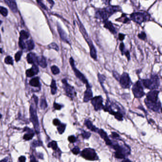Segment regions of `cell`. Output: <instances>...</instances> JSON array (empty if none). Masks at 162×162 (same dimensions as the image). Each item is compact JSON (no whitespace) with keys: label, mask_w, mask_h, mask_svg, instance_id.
I'll return each instance as SVG.
<instances>
[{"label":"cell","mask_w":162,"mask_h":162,"mask_svg":"<svg viewBox=\"0 0 162 162\" xmlns=\"http://www.w3.org/2000/svg\"><path fill=\"white\" fill-rule=\"evenodd\" d=\"M159 91L152 90L147 94L144 103L149 109L154 112H158L161 107V103L158 98Z\"/></svg>","instance_id":"cell-1"},{"label":"cell","mask_w":162,"mask_h":162,"mask_svg":"<svg viewBox=\"0 0 162 162\" xmlns=\"http://www.w3.org/2000/svg\"><path fill=\"white\" fill-rule=\"evenodd\" d=\"M112 147L116 151L115 157L118 159H126V157L130 153V147L126 144L120 145L118 144H116L113 145Z\"/></svg>","instance_id":"cell-2"},{"label":"cell","mask_w":162,"mask_h":162,"mask_svg":"<svg viewBox=\"0 0 162 162\" xmlns=\"http://www.w3.org/2000/svg\"><path fill=\"white\" fill-rule=\"evenodd\" d=\"M142 81L144 87L150 90H156L160 85L159 78L156 75H152L150 78L142 80Z\"/></svg>","instance_id":"cell-3"},{"label":"cell","mask_w":162,"mask_h":162,"mask_svg":"<svg viewBox=\"0 0 162 162\" xmlns=\"http://www.w3.org/2000/svg\"><path fill=\"white\" fill-rule=\"evenodd\" d=\"M130 17L135 22L141 24L149 21L150 19V15L146 12H137L132 13Z\"/></svg>","instance_id":"cell-4"},{"label":"cell","mask_w":162,"mask_h":162,"mask_svg":"<svg viewBox=\"0 0 162 162\" xmlns=\"http://www.w3.org/2000/svg\"><path fill=\"white\" fill-rule=\"evenodd\" d=\"M30 120L32 123L33 126L37 134H38L40 131L39 126L38 123V118L37 114V109L33 105H31L30 106Z\"/></svg>","instance_id":"cell-5"},{"label":"cell","mask_w":162,"mask_h":162,"mask_svg":"<svg viewBox=\"0 0 162 162\" xmlns=\"http://www.w3.org/2000/svg\"><path fill=\"white\" fill-rule=\"evenodd\" d=\"M69 62H70V65H71V67H72V68L73 70L74 71V73L75 74V76L78 79H79L81 81H82V82L86 84L87 88H91V87L90 86V85L89 84L88 80L86 79L85 76L78 69H77L76 67H75V64H74V59H73L72 57L70 58V59H69Z\"/></svg>","instance_id":"cell-6"},{"label":"cell","mask_w":162,"mask_h":162,"mask_svg":"<svg viewBox=\"0 0 162 162\" xmlns=\"http://www.w3.org/2000/svg\"><path fill=\"white\" fill-rule=\"evenodd\" d=\"M81 156L84 159L90 161L97 160L99 159L97 153L94 149L90 148H86L81 152Z\"/></svg>","instance_id":"cell-7"},{"label":"cell","mask_w":162,"mask_h":162,"mask_svg":"<svg viewBox=\"0 0 162 162\" xmlns=\"http://www.w3.org/2000/svg\"><path fill=\"white\" fill-rule=\"evenodd\" d=\"M132 90L134 97L136 98H141L145 95L142 82L140 80H138L134 84Z\"/></svg>","instance_id":"cell-8"},{"label":"cell","mask_w":162,"mask_h":162,"mask_svg":"<svg viewBox=\"0 0 162 162\" xmlns=\"http://www.w3.org/2000/svg\"><path fill=\"white\" fill-rule=\"evenodd\" d=\"M62 82L63 88L66 95L68 97H70L72 99L74 98L76 95V92H75L74 87L68 84L66 79H63L62 80Z\"/></svg>","instance_id":"cell-9"},{"label":"cell","mask_w":162,"mask_h":162,"mask_svg":"<svg viewBox=\"0 0 162 162\" xmlns=\"http://www.w3.org/2000/svg\"><path fill=\"white\" fill-rule=\"evenodd\" d=\"M119 80L121 87L125 89L130 88L132 85V81L129 75L126 72L121 75Z\"/></svg>","instance_id":"cell-10"},{"label":"cell","mask_w":162,"mask_h":162,"mask_svg":"<svg viewBox=\"0 0 162 162\" xmlns=\"http://www.w3.org/2000/svg\"><path fill=\"white\" fill-rule=\"evenodd\" d=\"M91 104L94 107L95 111L100 110L103 109V98L101 96H97L91 99Z\"/></svg>","instance_id":"cell-11"},{"label":"cell","mask_w":162,"mask_h":162,"mask_svg":"<svg viewBox=\"0 0 162 162\" xmlns=\"http://www.w3.org/2000/svg\"><path fill=\"white\" fill-rule=\"evenodd\" d=\"M39 69L37 64H33L32 68L27 70L26 71V75L27 77L30 78L38 73Z\"/></svg>","instance_id":"cell-12"},{"label":"cell","mask_w":162,"mask_h":162,"mask_svg":"<svg viewBox=\"0 0 162 162\" xmlns=\"http://www.w3.org/2000/svg\"><path fill=\"white\" fill-rule=\"evenodd\" d=\"M95 17L97 19L103 20V21L108 20V19L109 17L104 9L100 10L96 12L95 14Z\"/></svg>","instance_id":"cell-13"},{"label":"cell","mask_w":162,"mask_h":162,"mask_svg":"<svg viewBox=\"0 0 162 162\" xmlns=\"http://www.w3.org/2000/svg\"><path fill=\"white\" fill-rule=\"evenodd\" d=\"M97 132L100 135L101 138H102L105 141L107 145H112V142L110 140L109 138L106 133L103 130L101 129H98Z\"/></svg>","instance_id":"cell-14"},{"label":"cell","mask_w":162,"mask_h":162,"mask_svg":"<svg viewBox=\"0 0 162 162\" xmlns=\"http://www.w3.org/2000/svg\"><path fill=\"white\" fill-rule=\"evenodd\" d=\"M57 30H58V32L59 33V35L61 38L64 41H65V42L70 44L69 43V40L68 38V36L67 35L66 33H65L64 30L62 29L61 28V27L59 26V25L57 24Z\"/></svg>","instance_id":"cell-15"},{"label":"cell","mask_w":162,"mask_h":162,"mask_svg":"<svg viewBox=\"0 0 162 162\" xmlns=\"http://www.w3.org/2000/svg\"><path fill=\"white\" fill-rule=\"evenodd\" d=\"M5 3L9 6V8L13 12L16 13L18 12V8L15 0H4Z\"/></svg>","instance_id":"cell-16"},{"label":"cell","mask_w":162,"mask_h":162,"mask_svg":"<svg viewBox=\"0 0 162 162\" xmlns=\"http://www.w3.org/2000/svg\"><path fill=\"white\" fill-rule=\"evenodd\" d=\"M104 9L109 17L112 16V14L115 13V12L120 11V7L116 6H108V7H107L106 8Z\"/></svg>","instance_id":"cell-17"},{"label":"cell","mask_w":162,"mask_h":162,"mask_svg":"<svg viewBox=\"0 0 162 162\" xmlns=\"http://www.w3.org/2000/svg\"><path fill=\"white\" fill-rule=\"evenodd\" d=\"M24 131H26L28 133L25 134L23 136V139H24L25 141H29L30 140L32 139L33 137L34 136V133L33 132V131L31 129H30L29 127H25L24 128Z\"/></svg>","instance_id":"cell-18"},{"label":"cell","mask_w":162,"mask_h":162,"mask_svg":"<svg viewBox=\"0 0 162 162\" xmlns=\"http://www.w3.org/2000/svg\"><path fill=\"white\" fill-rule=\"evenodd\" d=\"M37 58H38V57L36 56L35 54L33 53H29L27 56V61L29 64H38Z\"/></svg>","instance_id":"cell-19"},{"label":"cell","mask_w":162,"mask_h":162,"mask_svg":"<svg viewBox=\"0 0 162 162\" xmlns=\"http://www.w3.org/2000/svg\"><path fill=\"white\" fill-rule=\"evenodd\" d=\"M93 97L92 92L91 90V88H87L86 91L84 92V97H83V101L84 102H87L91 100Z\"/></svg>","instance_id":"cell-20"},{"label":"cell","mask_w":162,"mask_h":162,"mask_svg":"<svg viewBox=\"0 0 162 162\" xmlns=\"http://www.w3.org/2000/svg\"><path fill=\"white\" fill-rule=\"evenodd\" d=\"M103 22L104 24V26L105 28H106V29H109V31L113 34L116 33L117 32L116 30V29L111 22H110L109 21H108V20L104 21Z\"/></svg>","instance_id":"cell-21"},{"label":"cell","mask_w":162,"mask_h":162,"mask_svg":"<svg viewBox=\"0 0 162 162\" xmlns=\"http://www.w3.org/2000/svg\"><path fill=\"white\" fill-rule=\"evenodd\" d=\"M37 63L42 68H46L47 67V61L44 56L38 57Z\"/></svg>","instance_id":"cell-22"},{"label":"cell","mask_w":162,"mask_h":162,"mask_svg":"<svg viewBox=\"0 0 162 162\" xmlns=\"http://www.w3.org/2000/svg\"><path fill=\"white\" fill-rule=\"evenodd\" d=\"M30 85L35 88H39L41 86L38 77H35L30 81Z\"/></svg>","instance_id":"cell-23"},{"label":"cell","mask_w":162,"mask_h":162,"mask_svg":"<svg viewBox=\"0 0 162 162\" xmlns=\"http://www.w3.org/2000/svg\"><path fill=\"white\" fill-rule=\"evenodd\" d=\"M84 125H86V127H87L89 129L91 130L92 131H93L94 132H97L98 129L97 127H95L92 124L91 121H90L89 120H86L84 121Z\"/></svg>","instance_id":"cell-24"},{"label":"cell","mask_w":162,"mask_h":162,"mask_svg":"<svg viewBox=\"0 0 162 162\" xmlns=\"http://www.w3.org/2000/svg\"><path fill=\"white\" fill-rule=\"evenodd\" d=\"M90 49V55L91 56V58L92 59H94V60H96L97 59V52L96 50L95 49V48L94 47V45L91 46V47H89Z\"/></svg>","instance_id":"cell-25"},{"label":"cell","mask_w":162,"mask_h":162,"mask_svg":"<svg viewBox=\"0 0 162 162\" xmlns=\"http://www.w3.org/2000/svg\"><path fill=\"white\" fill-rule=\"evenodd\" d=\"M51 92L52 95L56 94L57 91V87H56V82L55 80H52L51 86Z\"/></svg>","instance_id":"cell-26"},{"label":"cell","mask_w":162,"mask_h":162,"mask_svg":"<svg viewBox=\"0 0 162 162\" xmlns=\"http://www.w3.org/2000/svg\"><path fill=\"white\" fill-rule=\"evenodd\" d=\"M35 45L32 40H29L26 41V48H27L28 50H32L34 48Z\"/></svg>","instance_id":"cell-27"},{"label":"cell","mask_w":162,"mask_h":162,"mask_svg":"<svg viewBox=\"0 0 162 162\" xmlns=\"http://www.w3.org/2000/svg\"><path fill=\"white\" fill-rule=\"evenodd\" d=\"M66 124H60L57 127V130L60 134H62L65 132L66 128Z\"/></svg>","instance_id":"cell-28"},{"label":"cell","mask_w":162,"mask_h":162,"mask_svg":"<svg viewBox=\"0 0 162 162\" xmlns=\"http://www.w3.org/2000/svg\"><path fill=\"white\" fill-rule=\"evenodd\" d=\"M29 37V34L25 30H21L20 33V38L23 40L27 39Z\"/></svg>","instance_id":"cell-29"},{"label":"cell","mask_w":162,"mask_h":162,"mask_svg":"<svg viewBox=\"0 0 162 162\" xmlns=\"http://www.w3.org/2000/svg\"><path fill=\"white\" fill-rule=\"evenodd\" d=\"M47 146L48 147L52 148L54 150L56 151L57 149H58L57 143H56V142L55 141H53L50 142L48 144H47Z\"/></svg>","instance_id":"cell-30"},{"label":"cell","mask_w":162,"mask_h":162,"mask_svg":"<svg viewBox=\"0 0 162 162\" xmlns=\"http://www.w3.org/2000/svg\"><path fill=\"white\" fill-rule=\"evenodd\" d=\"M4 62L8 65H13V60L11 56H7L4 59Z\"/></svg>","instance_id":"cell-31"},{"label":"cell","mask_w":162,"mask_h":162,"mask_svg":"<svg viewBox=\"0 0 162 162\" xmlns=\"http://www.w3.org/2000/svg\"><path fill=\"white\" fill-rule=\"evenodd\" d=\"M40 107L41 108V109H46L47 107V104L46 99L42 98L41 100H40Z\"/></svg>","instance_id":"cell-32"},{"label":"cell","mask_w":162,"mask_h":162,"mask_svg":"<svg viewBox=\"0 0 162 162\" xmlns=\"http://www.w3.org/2000/svg\"><path fill=\"white\" fill-rule=\"evenodd\" d=\"M51 70L54 75H57L60 73V70L59 68L56 66H52L51 67Z\"/></svg>","instance_id":"cell-33"},{"label":"cell","mask_w":162,"mask_h":162,"mask_svg":"<svg viewBox=\"0 0 162 162\" xmlns=\"http://www.w3.org/2000/svg\"><path fill=\"white\" fill-rule=\"evenodd\" d=\"M98 80H99L101 85L102 86V87H103V84L104 82L105 79H106V77L104 75H101V74H100V73L98 74Z\"/></svg>","instance_id":"cell-34"},{"label":"cell","mask_w":162,"mask_h":162,"mask_svg":"<svg viewBox=\"0 0 162 162\" xmlns=\"http://www.w3.org/2000/svg\"><path fill=\"white\" fill-rule=\"evenodd\" d=\"M0 13L3 16L6 17L8 15V10L3 7H0Z\"/></svg>","instance_id":"cell-35"},{"label":"cell","mask_w":162,"mask_h":162,"mask_svg":"<svg viewBox=\"0 0 162 162\" xmlns=\"http://www.w3.org/2000/svg\"><path fill=\"white\" fill-rule=\"evenodd\" d=\"M91 133L88 132H86L85 131H83V132H82V136H83V138L84 139H87L89 138L91 136Z\"/></svg>","instance_id":"cell-36"},{"label":"cell","mask_w":162,"mask_h":162,"mask_svg":"<svg viewBox=\"0 0 162 162\" xmlns=\"http://www.w3.org/2000/svg\"><path fill=\"white\" fill-rule=\"evenodd\" d=\"M22 54V52L21 51H19L16 53L15 55V59L16 62H18L20 60Z\"/></svg>","instance_id":"cell-37"},{"label":"cell","mask_w":162,"mask_h":162,"mask_svg":"<svg viewBox=\"0 0 162 162\" xmlns=\"http://www.w3.org/2000/svg\"><path fill=\"white\" fill-rule=\"evenodd\" d=\"M33 147H38L42 145V142L39 140H34L32 143Z\"/></svg>","instance_id":"cell-38"},{"label":"cell","mask_w":162,"mask_h":162,"mask_svg":"<svg viewBox=\"0 0 162 162\" xmlns=\"http://www.w3.org/2000/svg\"><path fill=\"white\" fill-rule=\"evenodd\" d=\"M49 48L50 49H54L55 50H56V51H58L59 50V48L58 47V46L57 45V44L55 43H52L49 45Z\"/></svg>","instance_id":"cell-39"},{"label":"cell","mask_w":162,"mask_h":162,"mask_svg":"<svg viewBox=\"0 0 162 162\" xmlns=\"http://www.w3.org/2000/svg\"><path fill=\"white\" fill-rule=\"evenodd\" d=\"M19 45L20 47L21 48V49H24L26 48V44L24 42L23 40L22 39L20 38Z\"/></svg>","instance_id":"cell-40"},{"label":"cell","mask_w":162,"mask_h":162,"mask_svg":"<svg viewBox=\"0 0 162 162\" xmlns=\"http://www.w3.org/2000/svg\"><path fill=\"white\" fill-rule=\"evenodd\" d=\"M71 151H72V152L74 154V155H78V153H79L80 152L79 148L78 147V146H75L72 149Z\"/></svg>","instance_id":"cell-41"},{"label":"cell","mask_w":162,"mask_h":162,"mask_svg":"<svg viewBox=\"0 0 162 162\" xmlns=\"http://www.w3.org/2000/svg\"><path fill=\"white\" fill-rule=\"evenodd\" d=\"M68 141L71 143H74L76 141L75 137L74 136H69L68 138Z\"/></svg>","instance_id":"cell-42"},{"label":"cell","mask_w":162,"mask_h":162,"mask_svg":"<svg viewBox=\"0 0 162 162\" xmlns=\"http://www.w3.org/2000/svg\"><path fill=\"white\" fill-rule=\"evenodd\" d=\"M37 2L38 3V5L40 6L42 9L47 10L46 6H45L43 3L42 2L41 0H37Z\"/></svg>","instance_id":"cell-43"},{"label":"cell","mask_w":162,"mask_h":162,"mask_svg":"<svg viewBox=\"0 0 162 162\" xmlns=\"http://www.w3.org/2000/svg\"><path fill=\"white\" fill-rule=\"evenodd\" d=\"M62 107V106L59 104H57V103H55V102L54 103V107L56 110H60L61 109Z\"/></svg>","instance_id":"cell-44"},{"label":"cell","mask_w":162,"mask_h":162,"mask_svg":"<svg viewBox=\"0 0 162 162\" xmlns=\"http://www.w3.org/2000/svg\"><path fill=\"white\" fill-rule=\"evenodd\" d=\"M120 49L121 50V52L122 53V54H124V52H125V46H124V43H121L120 44Z\"/></svg>","instance_id":"cell-45"},{"label":"cell","mask_w":162,"mask_h":162,"mask_svg":"<svg viewBox=\"0 0 162 162\" xmlns=\"http://www.w3.org/2000/svg\"><path fill=\"white\" fill-rule=\"evenodd\" d=\"M118 20H119L118 21H120L123 22H125V23L127 22V21H129V19H128L126 17H125V16H122V17H121V18H120Z\"/></svg>","instance_id":"cell-46"},{"label":"cell","mask_w":162,"mask_h":162,"mask_svg":"<svg viewBox=\"0 0 162 162\" xmlns=\"http://www.w3.org/2000/svg\"><path fill=\"white\" fill-rule=\"evenodd\" d=\"M53 124L56 126H59L60 124H61V122L58 119H55L53 120Z\"/></svg>","instance_id":"cell-47"},{"label":"cell","mask_w":162,"mask_h":162,"mask_svg":"<svg viewBox=\"0 0 162 162\" xmlns=\"http://www.w3.org/2000/svg\"><path fill=\"white\" fill-rule=\"evenodd\" d=\"M113 76H114V77L115 78L116 80H120V75H119V74L117 72H116L115 71H113Z\"/></svg>","instance_id":"cell-48"},{"label":"cell","mask_w":162,"mask_h":162,"mask_svg":"<svg viewBox=\"0 0 162 162\" xmlns=\"http://www.w3.org/2000/svg\"><path fill=\"white\" fill-rule=\"evenodd\" d=\"M139 38L142 40H144L145 38H146V35L144 33L142 32V33L139 34Z\"/></svg>","instance_id":"cell-49"},{"label":"cell","mask_w":162,"mask_h":162,"mask_svg":"<svg viewBox=\"0 0 162 162\" xmlns=\"http://www.w3.org/2000/svg\"><path fill=\"white\" fill-rule=\"evenodd\" d=\"M111 136L113 138H118L120 137L119 135H118V134L116 132L112 133Z\"/></svg>","instance_id":"cell-50"},{"label":"cell","mask_w":162,"mask_h":162,"mask_svg":"<svg viewBox=\"0 0 162 162\" xmlns=\"http://www.w3.org/2000/svg\"><path fill=\"white\" fill-rule=\"evenodd\" d=\"M26 159L25 156H21L19 158V161L21 162H24L26 161Z\"/></svg>","instance_id":"cell-51"},{"label":"cell","mask_w":162,"mask_h":162,"mask_svg":"<svg viewBox=\"0 0 162 162\" xmlns=\"http://www.w3.org/2000/svg\"><path fill=\"white\" fill-rule=\"evenodd\" d=\"M125 38V35L123 34H121L120 33L118 35V39L120 40V41H123L124 39Z\"/></svg>","instance_id":"cell-52"},{"label":"cell","mask_w":162,"mask_h":162,"mask_svg":"<svg viewBox=\"0 0 162 162\" xmlns=\"http://www.w3.org/2000/svg\"><path fill=\"white\" fill-rule=\"evenodd\" d=\"M124 54L127 57V58L128 59V60H129L130 59V52L128 51H126L124 52Z\"/></svg>","instance_id":"cell-53"},{"label":"cell","mask_w":162,"mask_h":162,"mask_svg":"<svg viewBox=\"0 0 162 162\" xmlns=\"http://www.w3.org/2000/svg\"><path fill=\"white\" fill-rule=\"evenodd\" d=\"M103 2V3H105L106 5H109L110 2L112 0H102Z\"/></svg>","instance_id":"cell-54"},{"label":"cell","mask_w":162,"mask_h":162,"mask_svg":"<svg viewBox=\"0 0 162 162\" xmlns=\"http://www.w3.org/2000/svg\"><path fill=\"white\" fill-rule=\"evenodd\" d=\"M47 2L49 3H50V4L52 5V6H53L54 5V2L53 1V0H47Z\"/></svg>","instance_id":"cell-55"},{"label":"cell","mask_w":162,"mask_h":162,"mask_svg":"<svg viewBox=\"0 0 162 162\" xmlns=\"http://www.w3.org/2000/svg\"><path fill=\"white\" fill-rule=\"evenodd\" d=\"M30 161H37V160H36L35 157L33 156H31V158H30Z\"/></svg>","instance_id":"cell-56"},{"label":"cell","mask_w":162,"mask_h":162,"mask_svg":"<svg viewBox=\"0 0 162 162\" xmlns=\"http://www.w3.org/2000/svg\"><path fill=\"white\" fill-rule=\"evenodd\" d=\"M8 161V158H5L3 160H1V161H3V162H7Z\"/></svg>","instance_id":"cell-57"},{"label":"cell","mask_w":162,"mask_h":162,"mask_svg":"<svg viewBox=\"0 0 162 162\" xmlns=\"http://www.w3.org/2000/svg\"><path fill=\"white\" fill-rule=\"evenodd\" d=\"M2 118V115L0 113V119Z\"/></svg>","instance_id":"cell-58"},{"label":"cell","mask_w":162,"mask_h":162,"mask_svg":"<svg viewBox=\"0 0 162 162\" xmlns=\"http://www.w3.org/2000/svg\"><path fill=\"white\" fill-rule=\"evenodd\" d=\"M0 52H1V53H2V50L1 49H0Z\"/></svg>","instance_id":"cell-59"},{"label":"cell","mask_w":162,"mask_h":162,"mask_svg":"<svg viewBox=\"0 0 162 162\" xmlns=\"http://www.w3.org/2000/svg\"><path fill=\"white\" fill-rule=\"evenodd\" d=\"M2 21H0V25H1V24H2Z\"/></svg>","instance_id":"cell-60"},{"label":"cell","mask_w":162,"mask_h":162,"mask_svg":"<svg viewBox=\"0 0 162 162\" xmlns=\"http://www.w3.org/2000/svg\"><path fill=\"white\" fill-rule=\"evenodd\" d=\"M161 112L162 113V108L161 109Z\"/></svg>","instance_id":"cell-61"},{"label":"cell","mask_w":162,"mask_h":162,"mask_svg":"<svg viewBox=\"0 0 162 162\" xmlns=\"http://www.w3.org/2000/svg\"><path fill=\"white\" fill-rule=\"evenodd\" d=\"M73 1H76L77 0H73Z\"/></svg>","instance_id":"cell-62"}]
</instances>
